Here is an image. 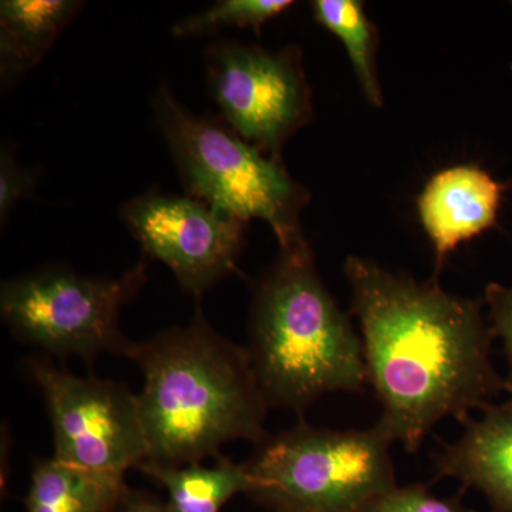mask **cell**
<instances>
[{
	"label": "cell",
	"mask_w": 512,
	"mask_h": 512,
	"mask_svg": "<svg viewBox=\"0 0 512 512\" xmlns=\"http://www.w3.org/2000/svg\"><path fill=\"white\" fill-rule=\"evenodd\" d=\"M126 357L144 376L137 396L146 463L198 464L221 457L220 448L229 441L261 444L268 437L269 406L247 348L220 335L201 311L190 325L131 343Z\"/></svg>",
	"instance_id": "2"
},
{
	"label": "cell",
	"mask_w": 512,
	"mask_h": 512,
	"mask_svg": "<svg viewBox=\"0 0 512 512\" xmlns=\"http://www.w3.org/2000/svg\"><path fill=\"white\" fill-rule=\"evenodd\" d=\"M292 0H221L197 15L175 23V37L205 36L227 28L254 29L261 32L268 20L291 9Z\"/></svg>",
	"instance_id": "16"
},
{
	"label": "cell",
	"mask_w": 512,
	"mask_h": 512,
	"mask_svg": "<svg viewBox=\"0 0 512 512\" xmlns=\"http://www.w3.org/2000/svg\"><path fill=\"white\" fill-rule=\"evenodd\" d=\"M393 443L377 423L340 431L299 421L258 444L247 494L274 512H359L397 485Z\"/></svg>",
	"instance_id": "5"
},
{
	"label": "cell",
	"mask_w": 512,
	"mask_h": 512,
	"mask_svg": "<svg viewBox=\"0 0 512 512\" xmlns=\"http://www.w3.org/2000/svg\"><path fill=\"white\" fill-rule=\"evenodd\" d=\"M148 256L119 278H90L45 266L9 279L0 289V315L20 342L57 357L92 362L101 353L126 357L133 340L120 329V312L147 281Z\"/></svg>",
	"instance_id": "6"
},
{
	"label": "cell",
	"mask_w": 512,
	"mask_h": 512,
	"mask_svg": "<svg viewBox=\"0 0 512 512\" xmlns=\"http://www.w3.org/2000/svg\"><path fill=\"white\" fill-rule=\"evenodd\" d=\"M119 512H173L167 504L161 503L153 495L126 488L121 497Z\"/></svg>",
	"instance_id": "20"
},
{
	"label": "cell",
	"mask_w": 512,
	"mask_h": 512,
	"mask_svg": "<svg viewBox=\"0 0 512 512\" xmlns=\"http://www.w3.org/2000/svg\"><path fill=\"white\" fill-rule=\"evenodd\" d=\"M507 185L474 164L444 168L417 198L419 218L436 252V276L464 242L497 225Z\"/></svg>",
	"instance_id": "10"
},
{
	"label": "cell",
	"mask_w": 512,
	"mask_h": 512,
	"mask_svg": "<svg viewBox=\"0 0 512 512\" xmlns=\"http://www.w3.org/2000/svg\"><path fill=\"white\" fill-rule=\"evenodd\" d=\"M343 271L382 407L377 424L407 453H417L441 420L466 419L505 390L490 360L494 335L480 301L359 256H348Z\"/></svg>",
	"instance_id": "1"
},
{
	"label": "cell",
	"mask_w": 512,
	"mask_h": 512,
	"mask_svg": "<svg viewBox=\"0 0 512 512\" xmlns=\"http://www.w3.org/2000/svg\"><path fill=\"white\" fill-rule=\"evenodd\" d=\"M463 434L434 456V481L456 478L477 488L495 512H512V400L460 421Z\"/></svg>",
	"instance_id": "11"
},
{
	"label": "cell",
	"mask_w": 512,
	"mask_h": 512,
	"mask_svg": "<svg viewBox=\"0 0 512 512\" xmlns=\"http://www.w3.org/2000/svg\"><path fill=\"white\" fill-rule=\"evenodd\" d=\"M279 245L252 288L247 350L269 407L303 413L329 393L369 383L352 322L316 269L303 231Z\"/></svg>",
	"instance_id": "3"
},
{
	"label": "cell",
	"mask_w": 512,
	"mask_h": 512,
	"mask_svg": "<svg viewBox=\"0 0 512 512\" xmlns=\"http://www.w3.org/2000/svg\"><path fill=\"white\" fill-rule=\"evenodd\" d=\"M485 302L490 309V328L494 338L504 343L508 372L504 379L505 390L512 394V288L500 284H490L485 289Z\"/></svg>",
	"instance_id": "19"
},
{
	"label": "cell",
	"mask_w": 512,
	"mask_h": 512,
	"mask_svg": "<svg viewBox=\"0 0 512 512\" xmlns=\"http://www.w3.org/2000/svg\"><path fill=\"white\" fill-rule=\"evenodd\" d=\"M35 195V175L19 164L12 148L3 144L0 151V224L5 227L10 212L19 201Z\"/></svg>",
	"instance_id": "18"
},
{
	"label": "cell",
	"mask_w": 512,
	"mask_h": 512,
	"mask_svg": "<svg viewBox=\"0 0 512 512\" xmlns=\"http://www.w3.org/2000/svg\"><path fill=\"white\" fill-rule=\"evenodd\" d=\"M126 488L123 476L97 473L52 457L36 464L26 508L28 512H113Z\"/></svg>",
	"instance_id": "13"
},
{
	"label": "cell",
	"mask_w": 512,
	"mask_h": 512,
	"mask_svg": "<svg viewBox=\"0 0 512 512\" xmlns=\"http://www.w3.org/2000/svg\"><path fill=\"white\" fill-rule=\"evenodd\" d=\"M137 470L163 485L173 512H220L232 497L247 494L251 485L247 464H235L225 457H218L212 467L200 463L157 466L144 461Z\"/></svg>",
	"instance_id": "14"
},
{
	"label": "cell",
	"mask_w": 512,
	"mask_h": 512,
	"mask_svg": "<svg viewBox=\"0 0 512 512\" xmlns=\"http://www.w3.org/2000/svg\"><path fill=\"white\" fill-rule=\"evenodd\" d=\"M151 103L187 195L245 224L266 222L278 244L302 232L301 214L311 194L293 180L282 160L220 121L191 113L168 86H161Z\"/></svg>",
	"instance_id": "4"
},
{
	"label": "cell",
	"mask_w": 512,
	"mask_h": 512,
	"mask_svg": "<svg viewBox=\"0 0 512 512\" xmlns=\"http://www.w3.org/2000/svg\"><path fill=\"white\" fill-rule=\"evenodd\" d=\"M359 512H476L468 510L458 498H439L429 485L393 487L366 504Z\"/></svg>",
	"instance_id": "17"
},
{
	"label": "cell",
	"mask_w": 512,
	"mask_h": 512,
	"mask_svg": "<svg viewBox=\"0 0 512 512\" xmlns=\"http://www.w3.org/2000/svg\"><path fill=\"white\" fill-rule=\"evenodd\" d=\"M313 16L323 28L339 37L348 50L363 94L376 109L383 106V94L377 80V30L359 0H315Z\"/></svg>",
	"instance_id": "15"
},
{
	"label": "cell",
	"mask_w": 512,
	"mask_h": 512,
	"mask_svg": "<svg viewBox=\"0 0 512 512\" xmlns=\"http://www.w3.org/2000/svg\"><path fill=\"white\" fill-rule=\"evenodd\" d=\"M207 86L227 127L268 156L313 120L312 90L298 46L262 49L231 40L207 46Z\"/></svg>",
	"instance_id": "7"
},
{
	"label": "cell",
	"mask_w": 512,
	"mask_h": 512,
	"mask_svg": "<svg viewBox=\"0 0 512 512\" xmlns=\"http://www.w3.org/2000/svg\"><path fill=\"white\" fill-rule=\"evenodd\" d=\"M84 6L77 0L0 2V79L10 86L42 62Z\"/></svg>",
	"instance_id": "12"
},
{
	"label": "cell",
	"mask_w": 512,
	"mask_h": 512,
	"mask_svg": "<svg viewBox=\"0 0 512 512\" xmlns=\"http://www.w3.org/2000/svg\"><path fill=\"white\" fill-rule=\"evenodd\" d=\"M120 217L144 255L163 262L195 298L238 272L247 224L190 195L148 191L127 201Z\"/></svg>",
	"instance_id": "9"
},
{
	"label": "cell",
	"mask_w": 512,
	"mask_h": 512,
	"mask_svg": "<svg viewBox=\"0 0 512 512\" xmlns=\"http://www.w3.org/2000/svg\"><path fill=\"white\" fill-rule=\"evenodd\" d=\"M29 372L46 400L56 460L123 477L146 461L140 403L124 384L76 376L39 359L30 360Z\"/></svg>",
	"instance_id": "8"
}]
</instances>
